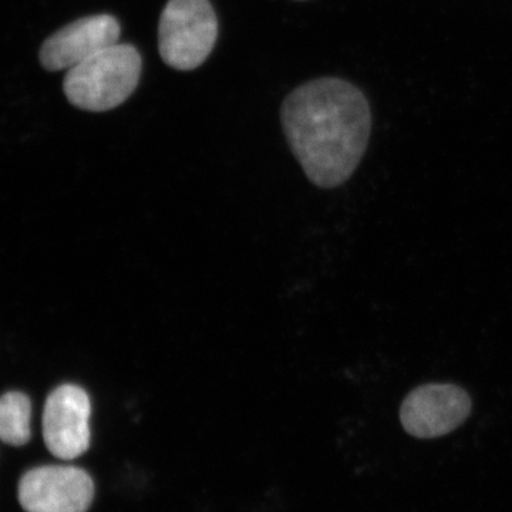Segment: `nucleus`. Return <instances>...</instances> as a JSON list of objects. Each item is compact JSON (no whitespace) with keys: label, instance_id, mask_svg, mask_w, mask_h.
<instances>
[{"label":"nucleus","instance_id":"obj_6","mask_svg":"<svg viewBox=\"0 0 512 512\" xmlns=\"http://www.w3.org/2000/svg\"><path fill=\"white\" fill-rule=\"evenodd\" d=\"M92 403L76 384H63L47 397L43 412V437L50 453L62 460L83 456L90 447Z\"/></svg>","mask_w":512,"mask_h":512},{"label":"nucleus","instance_id":"obj_8","mask_svg":"<svg viewBox=\"0 0 512 512\" xmlns=\"http://www.w3.org/2000/svg\"><path fill=\"white\" fill-rule=\"evenodd\" d=\"M32 404L26 394L10 392L0 396V439L10 446H25L30 440Z\"/></svg>","mask_w":512,"mask_h":512},{"label":"nucleus","instance_id":"obj_5","mask_svg":"<svg viewBox=\"0 0 512 512\" xmlns=\"http://www.w3.org/2000/svg\"><path fill=\"white\" fill-rule=\"evenodd\" d=\"M93 497L92 477L79 467L33 468L19 483V501L26 512H86Z\"/></svg>","mask_w":512,"mask_h":512},{"label":"nucleus","instance_id":"obj_4","mask_svg":"<svg viewBox=\"0 0 512 512\" xmlns=\"http://www.w3.org/2000/svg\"><path fill=\"white\" fill-rule=\"evenodd\" d=\"M473 402L463 387L430 383L407 394L400 407L404 431L421 440L439 439L458 429L470 417Z\"/></svg>","mask_w":512,"mask_h":512},{"label":"nucleus","instance_id":"obj_7","mask_svg":"<svg viewBox=\"0 0 512 512\" xmlns=\"http://www.w3.org/2000/svg\"><path fill=\"white\" fill-rule=\"evenodd\" d=\"M120 33L119 20L111 15L74 20L43 43L40 63L49 72L73 69L101 50L119 43Z\"/></svg>","mask_w":512,"mask_h":512},{"label":"nucleus","instance_id":"obj_1","mask_svg":"<svg viewBox=\"0 0 512 512\" xmlns=\"http://www.w3.org/2000/svg\"><path fill=\"white\" fill-rule=\"evenodd\" d=\"M286 140L306 177L320 188H335L362 161L372 114L366 97L345 80L319 79L298 87L281 110Z\"/></svg>","mask_w":512,"mask_h":512},{"label":"nucleus","instance_id":"obj_3","mask_svg":"<svg viewBox=\"0 0 512 512\" xmlns=\"http://www.w3.org/2000/svg\"><path fill=\"white\" fill-rule=\"evenodd\" d=\"M218 20L210 0H168L158 25V50L175 70L197 69L214 49Z\"/></svg>","mask_w":512,"mask_h":512},{"label":"nucleus","instance_id":"obj_2","mask_svg":"<svg viewBox=\"0 0 512 512\" xmlns=\"http://www.w3.org/2000/svg\"><path fill=\"white\" fill-rule=\"evenodd\" d=\"M141 67L143 60L136 47L116 43L67 70L64 94L80 110L116 109L137 89Z\"/></svg>","mask_w":512,"mask_h":512}]
</instances>
